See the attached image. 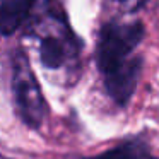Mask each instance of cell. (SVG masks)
Wrapping results in <instances>:
<instances>
[{
    "instance_id": "6",
    "label": "cell",
    "mask_w": 159,
    "mask_h": 159,
    "mask_svg": "<svg viewBox=\"0 0 159 159\" xmlns=\"http://www.w3.org/2000/svg\"><path fill=\"white\" fill-rule=\"evenodd\" d=\"M110 2H113L115 5H118L123 12L132 14V12H137V11H140V9H144L151 0H110Z\"/></svg>"
},
{
    "instance_id": "3",
    "label": "cell",
    "mask_w": 159,
    "mask_h": 159,
    "mask_svg": "<svg viewBox=\"0 0 159 159\" xmlns=\"http://www.w3.org/2000/svg\"><path fill=\"white\" fill-rule=\"evenodd\" d=\"M11 89L17 118L28 128L39 130L46 118L48 106L38 77L21 46L11 52Z\"/></svg>"
},
{
    "instance_id": "1",
    "label": "cell",
    "mask_w": 159,
    "mask_h": 159,
    "mask_svg": "<svg viewBox=\"0 0 159 159\" xmlns=\"http://www.w3.org/2000/svg\"><path fill=\"white\" fill-rule=\"evenodd\" d=\"M144 36L145 26L139 19H110L98 29L94 46L96 69L108 98L120 108L127 106L137 91L144 70V57L137 50Z\"/></svg>"
},
{
    "instance_id": "5",
    "label": "cell",
    "mask_w": 159,
    "mask_h": 159,
    "mask_svg": "<svg viewBox=\"0 0 159 159\" xmlns=\"http://www.w3.org/2000/svg\"><path fill=\"white\" fill-rule=\"evenodd\" d=\"M79 159H159L157 156L152 152L149 142L144 139V135H134L115 147L106 149V151L99 152L96 156H86V157Z\"/></svg>"
},
{
    "instance_id": "4",
    "label": "cell",
    "mask_w": 159,
    "mask_h": 159,
    "mask_svg": "<svg viewBox=\"0 0 159 159\" xmlns=\"http://www.w3.org/2000/svg\"><path fill=\"white\" fill-rule=\"evenodd\" d=\"M38 0H0V31L11 38L26 28Z\"/></svg>"
},
{
    "instance_id": "2",
    "label": "cell",
    "mask_w": 159,
    "mask_h": 159,
    "mask_svg": "<svg viewBox=\"0 0 159 159\" xmlns=\"http://www.w3.org/2000/svg\"><path fill=\"white\" fill-rule=\"evenodd\" d=\"M24 29L38 41V57L45 69L62 70L79 63L84 41L70 26L63 0H38Z\"/></svg>"
}]
</instances>
